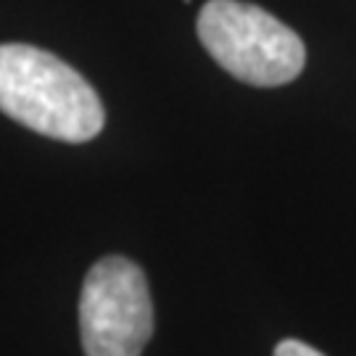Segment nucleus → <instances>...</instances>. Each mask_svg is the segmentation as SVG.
I'll list each match as a JSON object with an SVG mask.
<instances>
[{
    "label": "nucleus",
    "instance_id": "20e7f679",
    "mask_svg": "<svg viewBox=\"0 0 356 356\" xmlns=\"http://www.w3.org/2000/svg\"><path fill=\"white\" fill-rule=\"evenodd\" d=\"M275 356H325L322 351L312 348L304 341H296V338H285L282 343H277L275 348Z\"/></svg>",
    "mask_w": 356,
    "mask_h": 356
},
{
    "label": "nucleus",
    "instance_id": "f03ea898",
    "mask_svg": "<svg viewBox=\"0 0 356 356\" xmlns=\"http://www.w3.org/2000/svg\"><path fill=\"white\" fill-rule=\"evenodd\" d=\"M198 38L225 72L256 88H280L304 72V40L269 11L243 0H209Z\"/></svg>",
    "mask_w": 356,
    "mask_h": 356
},
{
    "label": "nucleus",
    "instance_id": "f257e3e1",
    "mask_svg": "<svg viewBox=\"0 0 356 356\" xmlns=\"http://www.w3.org/2000/svg\"><path fill=\"white\" fill-rule=\"evenodd\" d=\"M0 111L45 138L92 140L106 111L85 76L58 56L24 42L0 45Z\"/></svg>",
    "mask_w": 356,
    "mask_h": 356
},
{
    "label": "nucleus",
    "instance_id": "7ed1b4c3",
    "mask_svg": "<svg viewBox=\"0 0 356 356\" xmlns=\"http://www.w3.org/2000/svg\"><path fill=\"white\" fill-rule=\"evenodd\" d=\"M79 335L88 356H140L153 335L148 280L124 256L90 267L79 296Z\"/></svg>",
    "mask_w": 356,
    "mask_h": 356
}]
</instances>
